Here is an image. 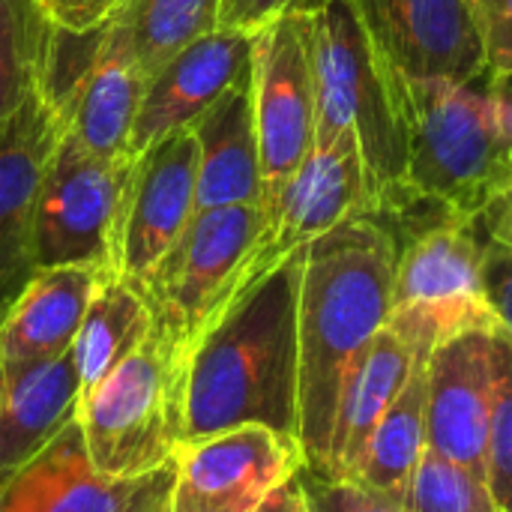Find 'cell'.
Returning <instances> with one entry per match:
<instances>
[{
	"instance_id": "cell-1",
	"label": "cell",
	"mask_w": 512,
	"mask_h": 512,
	"mask_svg": "<svg viewBox=\"0 0 512 512\" xmlns=\"http://www.w3.org/2000/svg\"><path fill=\"white\" fill-rule=\"evenodd\" d=\"M396 243L369 213H357L303 249L297 294L300 417L306 468L327 474L330 441L351 369L393 312Z\"/></svg>"
},
{
	"instance_id": "cell-2",
	"label": "cell",
	"mask_w": 512,
	"mask_h": 512,
	"mask_svg": "<svg viewBox=\"0 0 512 512\" xmlns=\"http://www.w3.org/2000/svg\"><path fill=\"white\" fill-rule=\"evenodd\" d=\"M300 267L303 252L243 291L195 345L183 381V441L249 423L297 438Z\"/></svg>"
},
{
	"instance_id": "cell-3",
	"label": "cell",
	"mask_w": 512,
	"mask_h": 512,
	"mask_svg": "<svg viewBox=\"0 0 512 512\" xmlns=\"http://www.w3.org/2000/svg\"><path fill=\"white\" fill-rule=\"evenodd\" d=\"M315 72V144L351 132L360 147L369 216L402 210L408 186V84L381 60L351 0H330L309 15Z\"/></svg>"
},
{
	"instance_id": "cell-4",
	"label": "cell",
	"mask_w": 512,
	"mask_h": 512,
	"mask_svg": "<svg viewBox=\"0 0 512 512\" xmlns=\"http://www.w3.org/2000/svg\"><path fill=\"white\" fill-rule=\"evenodd\" d=\"M378 222L396 243L387 327L420 348L471 321L492 318L483 291V219H465L429 198H414Z\"/></svg>"
},
{
	"instance_id": "cell-5",
	"label": "cell",
	"mask_w": 512,
	"mask_h": 512,
	"mask_svg": "<svg viewBox=\"0 0 512 512\" xmlns=\"http://www.w3.org/2000/svg\"><path fill=\"white\" fill-rule=\"evenodd\" d=\"M408 129L411 195L483 219L512 183V150L495 126L489 72L474 81L411 84Z\"/></svg>"
},
{
	"instance_id": "cell-6",
	"label": "cell",
	"mask_w": 512,
	"mask_h": 512,
	"mask_svg": "<svg viewBox=\"0 0 512 512\" xmlns=\"http://www.w3.org/2000/svg\"><path fill=\"white\" fill-rule=\"evenodd\" d=\"M264 222L261 204L195 213L183 237L138 285L153 315V336L183 366L204 333L249 288V264Z\"/></svg>"
},
{
	"instance_id": "cell-7",
	"label": "cell",
	"mask_w": 512,
	"mask_h": 512,
	"mask_svg": "<svg viewBox=\"0 0 512 512\" xmlns=\"http://www.w3.org/2000/svg\"><path fill=\"white\" fill-rule=\"evenodd\" d=\"M186 366L150 333L78 408L93 468L105 477H144L174 465L183 444Z\"/></svg>"
},
{
	"instance_id": "cell-8",
	"label": "cell",
	"mask_w": 512,
	"mask_h": 512,
	"mask_svg": "<svg viewBox=\"0 0 512 512\" xmlns=\"http://www.w3.org/2000/svg\"><path fill=\"white\" fill-rule=\"evenodd\" d=\"M129 174L132 156L99 159L72 135L63 132L57 138L33 213L39 270L96 267L102 273H117Z\"/></svg>"
},
{
	"instance_id": "cell-9",
	"label": "cell",
	"mask_w": 512,
	"mask_h": 512,
	"mask_svg": "<svg viewBox=\"0 0 512 512\" xmlns=\"http://www.w3.org/2000/svg\"><path fill=\"white\" fill-rule=\"evenodd\" d=\"M252 108L261 150V207L315 150L309 15H282L252 33Z\"/></svg>"
},
{
	"instance_id": "cell-10",
	"label": "cell",
	"mask_w": 512,
	"mask_h": 512,
	"mask_svg": "<svg viewBox=\"0 0 512 512\" xmlns=\"http://www.w3.org/2000/svg\"><path fill=\"white\" fill-rule=\"evenodd\" d=\"M357 213H369L363 159L357 138L339 132L327 144H315L306 162L264 204L267 222L249 264V288Z\"/></svg>"
},
{
	"instance_id": "cell-11",
	"label": "cell",
	"mask_w": 512,
	"mask_h": 512,
	"mask_svg": "<svg viewBox=\"0 0 512 512\" xmlns=\"http://www.w3.org/2000/svg\"><path fill=\"white\" fill-rule=\"evenodd\" d=\"M306 465L300 441L270 426H234L183 441L174 456L171 512H237L258 507Z\"/></svg>"
},
{
	"instance_id": "cell-12",
	"label": "cell",
	"mask_w": 512,
	"mask_h": 512,
	"mask_svg": "<svg viewBox=\"0 0 512 512\" xmlns=\"http://www.w3.org/2000/svg\"><path fill=\"white\" fill-rule=\"evenodd\" d=\"M381 60L411 87L489 72L471 0H351Z\"/></svg>"
},
{
	"instance_id": "cell-13",
	"label": "cell",
	"mask_w": 512,
	"mask_h": 512,
	"mask_svg": "<svg viewBox=\"0 0 512 512\" xmlns=\"http://www.w3.org/2000/svg\"><path fill=\"white\" fill-rule=\"evenodd\" d=\"M495 315L435 342L426 360L429 447L486 480V438L495 396Z\"/></svg>"
},
{
	"instance_id": "cell-14",
	"label": "cell",
	"mask_w": 512,
	"mask_h": 512,
	"mask_svg": "<svg viewBox=\"0 0 512 512\" xmlns=\"http://www.w3.org/2000/svg\"><path fill=\"white\" fill-rule=\"evenodd\" d=\"M198 213V144L192 129L153 141L132 159L117 273L141 285Z\"/></svg>"
},
{
	"instance_id": "cell-15",
	"label": "cell",
	"mask_w": 512,
	"mask_h": 512,
	"mask_svg": "<svg viewBox=\"0 0 512 512\" xmlns=\"http://www.w3.org/2000/svg\"><path fill=\"white\" fill-rule=\"evenodd\" d=\"M174 465L120 480L93 468L72 420L30 465L0 486V512H171Z\"/></svg>"
},
{
	"instance_id": "cell-16",
	"label": "cell",
	"mask_w": 512,
	"mask_h": 512,
	"mask_svg": "<svg viewBox=\"0 0 512 512\" xmlns=\"http://www.w3.org/2000/svg\"><path fill=\"white\" fill-rule=\"evenodd\" d=\"M63 123L39 90L0 126V327L39 273L33 213Z\"/></svg>"
},
{
	"instance_id": "cell-17",
	"label": "cell",
	"mask_w": 512,
	"mask_h": 512,
	"mask_svg": "<svg viewBox=\"0 0 512 512\" xmlns=\"http://www.w3.org/2000/svg\"><path fill=\"white\" fill-rule=\"evenodd\" d=\"M252 75V36L213 30L144 81L141 105L129 135V156L135 159L168 132L186 129L225 90Z\"/></svg>"
},
{
	"instance_id": "cell-18",
	"label": "cell",
	"mask_w": 512,
	"mask_h": 512,
	"mask_svg": "<svg viewBox=\"0 0 512 512\" xmlns=\"http://www.w3.org/2000/svg\"><path fill=\"white\" fill-rule=\"evenodd\" d=\"M144 93V72L123 30L108 18L99 54L60 108L63 132L99 159H126Z\"/></svg>"
},
{
	"instance_id": "cell-19",
	"label": "cell",
	"mask_w": 512,
	"mask_h": 512,
	"mask_svg": "<svg viewBox=\"0 0 512 512\" xmlns=\"http://www.w3.org/2000/svg\"><path fill=\"white\" fill-rule=\"evenodd\" d=\"M105 276L96 267L39 270L0 327V369L18 372L69 354Z\"/></svg>"
},
{
	"instance_id": "cell-20",
	"label": "cell",
	"mask_w": 512,
	"mask_h": 512,
	"mask_svg": "<svg viewBox=\"0 0 512 512\" xmlns=\"http://www.w3.org/2000/svg\"><path fill=\"white\" fill-rule=\"evenodd\" d=\"M198 144V213L261 204V150L252 108V75L225 90L189 123Z\"/></svg>"
},
{
	"instance_id": "cell-21",
	"label": "cell",
	"mask_w": 512,
	"mask_h": 512,
	"mask_svg": "<svg viewBox=\"0 0 512 512\" xmlns=\"http://www.w3.org/2000/svg\"><path fill=\"white\" fill-rule=\"evenodd\" d=\"M81 408V375L75 354L3 372L0 396V486L30 465Z\"/></svg>"
},
{
	"instance_id": "cell-22",
	"label": "cell",
	"mask_w": 512,
	"mask_h": 512,
	"mask_svg": "<svg viewBox=\"0 0 512 512\" xmlns=\"http://www.w3.org/2000/svg\"><path fill=\"white\" fill-rule=\"evenodd\" d=\"M417 345L405 342L393 327H384L357 366L348 375L336 426H333V441H330V468L324 477H351L360 456L366 453L381 417L405 387L414 360H417Z\"/></svg>"
},
{
	"instance_id": "cell-23",
	"label": "cell",
	"mask_w": 512,
	"mask_h": 512,
	"mask_svg": "<svg viewBox=\"0 0 512 512\" xmlns=\"http://www.w3.org/2000/svg\"><path fill=\"white\" fill-rule=\"evenodd\" d=\"M435 345H420L414 369L381 417L366 453L360 456L357 468L345 480H357L372 492L405 504L411 495L414 471L429 447V423H426V360Z\"/></svg>"
},
{
	"instance_id": "cell-24",
	"label": "cell",
	"mask_w": 512,
	"mask_h": 512,
	"mask_svg": "<svg viewBox=\"0 0 512 512\" xmlns=\"http://www.w3.org/2000/svg\"><path fill=\"white\" fill-rule=\"evenodd\" d=\"M153 333V315L141 288L117 273L105 276L84 312L72 354L81 375V399L99 387Z\"/></svg>"
},
{
	"instance_id": "cell-25",
	"label": "cell",
	"mask_w": 512,
	"mask_h": 512,
	"mask_svg": "<svg viewBox=\"0 0 512 512\" xmlns=\"http://www.w3.org/2000/svg\"><path fill=\"white\" fill-rule=\"evenodd\" d=\"M222 0H120L111 21L123 30L144 81L195 39L219 30Z\"/></svg>"
},
{
	"instance_id": "cell-26",
	"label": "cell",
	"mask_w": 512,
	"mask_h": 512,
	"mask_svg": "<svg viewBox=\"0 0 512 512\" xmlns=\"http://www.w3.org/2000/svg\"><path fill=\"white\" fill-rule=\"evenodd\" d=\"M54 36L36 0H0V126L42 90Z\"/></svg>"
},
{
	"instance_id": "cell-27",
	"label": "cell",
	"mask_w": 512,
	"mask_h": 512,
	"mask_svg": "<svg viewBox=\"0 0 512 512\" xmlns=\"http://www.w3.org/2000/svg\"><path fill=\"white\" fill-rule=\"evenodd\" d=\"M411 512H504L489 483L459 462L426 447L408 495Z\"/></svg>"
},
{
	"instance_id": "cell-28",
	"label": "cell",
	"mask_w": 512,
	"mask_h": 512,
	"mask_svg": "<svg viewBox=\"0 0 512 512\" xmlns=\"http://www.w3.org/2000/svg\"><path fill=\"white\" fill-rule=\"evenodd\" d=\"M486 483L498 507L512 512V333L495 321V396L486 438Z\"/></svg>"
},
{
	"instance_id": "cell-29",
	"label": "cell",
	"mask_w": 512,
	"mask_h": 512,
	"mask_svg": "<svg viewBox=\"0 0 512 512\" xmlns=\"http://www.w3.org/2000/svg\"><path fill=\"white\" fill-rule=\"evenodd\" d=\"M303 492L309 512H411L405 504H396L357 480H339L300 468Z\"/></svg>"
},
{
	"instance_id": "cell-30",
	"label": "cell",
	"mask_w": 512,
	"mask_h": 512,
	"mask_svg": "<svg viewBox=\"0 0 512 512\" xmlns=\"http://www.w3.org/2000/svg\"><path fill=\"white\" fill-rule=\"evenodd\" d=\"M327 3L330 0H222L219 30L252 36L282 15H312Z\"/></svg>"
},
{
	"instance_id": "cell-31",
	"label": "cell",
	"mask_w": 512,
	"mask_h": 512,
	"mask_svg": "<svg viewBox=\"0 0 512 512\" xmlns=\"http://www.w3.org/2000/svg\"><path fill=\"white\" fill-rule=\"evenodd\" d=\"M492 75L512 72V0H471Z\"/></svg>"
},
{
	"instance_id": "cell-32",
	"label": "cell",
	"mask_w": 512,
	"mask_h": 512,
	"mask_svg": "<svg viewBox=\"0 0 512 512\" xmlns=\"http://www.w3.org/2000/svg\"><path fill=\"white\" fill-rule=\"evenodd\" d=\"M483 291L492 315L512 333V246L489 234L483 243Z\"/></svg>"
},
{
	"instance_id": "cell-33",
	"label": "cell",
	"mask_w": 512,
	"mask_h": 512,
	"mask_svg": "<svg viewBox=\"0 0 512 512\" xmlns=\"http://www.w3.org/2000/svg\"><path fill=\"white\" fill-rule=\"evenodd\" d=\"M48 18L60 27V30H69V33H87V30H96L102 27L120 0H36Z\"/></svg>"
},
{
	"instance_id": "cell-34",
	"label": "cell",
	"mask_w": 512,
	"mask_h": 512,
	"mask_svg": "<svg viewBox=\"0 0 512 512\" xmlns=\"http://www.w3.org/2000/svg\"><path fill=\"white\" fill-rule=\"evenodd\" d=\"M489 96H492L498 135L512 150V75H492L489 72Z\"/></svg>"
},
{
	"instance_id": "cell-35",
	"label": "cell",
	"mask_w": 512,
	"mask_h": 512,
	"mask_svg": "<svg viewBox=\"0 0 512 512\" xmlns=\"http://www.w3.org/2000/svg\"><path fill=\"white\" fill-rule=\"evenodd\" d=\"M237 512H309L300 474H297V477H291V480H288L285 486H279L276 492H270L258 507H249V510H237Z\"/></svg>"
},
{
	"instance_id": "cell-36",
	"label": "cell",
	"mask_w": 512,
	"mask_h": 512,
	"mask_svg": "<svg viewBox=\"0 0 512 512\" xmlns=\"http://www.w3.org/2000/svg\"><path fill=\"white\" fill-rule=\"evenodd\" d=\"M483 228L489 237L512 246V183L486 207L483 213Z\"/></svg>"
},
{
	"instance_id": "cell-37",
	"label": "cell",
	"mask_w": 512,
	"mask_h": 512,
	"mask_svg": "<svg viewBox=\"0 0 512 512\" xmlns=\"http://www.w3.org/2000/svg\"><path fill=\"white\" fill-rule=\"evenodd\" d=\"M0 396H3V369H0Z\"/></svg>"
},
{
	"instance_id": "cell-38",
	"label": "cell",
	"mask_w": 512,
	"mask_h": 512,
	"mask_svg": "<svg viewBox=\"0 0 512 512\" xmlns=\"http://www.w3.org/2000/svg\"><path fill=\"white\" fill-rule=\"evenodd\" d=\"M510 75H512V72H510Z\"/></svg>"
}]
</instances>
